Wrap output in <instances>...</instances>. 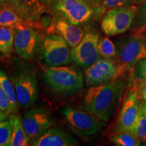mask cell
I'll use <instances>...</instances> for the list:
<instances>
[{"label": "cell", "instance_id": "obj_31", "mask_svg": "<svg viewBox=\"0 0 146 146\" xmlns=\"http://www.w3.org/2000/svg\"><path fill=\"white\" fill-rule=\"evenodd\" d=\"M139 106H140V108L142 110V112H143V114L145 115L146 116V101L144 100H141V101H140V103H139Z\"/></svg>", "mask_w": 146, "mask_h": 146}, {"label": "cell", "instance_id": "obj_8", "mask_svg": "<svg viewBox=\"0 0 146 146\" xmlns=\"http://www.w3.org/2000/svg\"><path fill=\"white\" fill-rule=\"evenodd\" d=\"M99 40V33L93 30L87 31L79 44L71 50L72 61L85 70L96 62L101 58L98 48Z\"/></svg>", "mask_w": 146, "mask_h": 146}, {"label": "cell", "instance_id": "obj_5", "mask_svg": "<svg viewBox=\"0 0 146 146\" xmlns=\"http://www.w3.org/2000/svg\"><path fill=\"white\" fill-rule=\"evenodd\" d=\"M137 10L136 5L118 7L107 10L102 18V31L108 36L124 33L132 27Z\"/></svg>", "mask_w": 146, "mask_h": 146}, {"label": "cell", "instance_id": "obj_16", "mask_svg": "<svg viewBox=\"0 0 146 146\" xmlns=\"http://www.w3.org/2000/svg\"><path fill=\"white\" fill-rule=\"evenodd\" d=\"M54 29L72 48L79 44L85 34L82 27L71 23L66 19L58 20L54 23Z\"/></svg>", "mask_w": 146, "mask_h": 146}, {"label": "cell", "instance_id": "obj_10", "mask_svg": "<svg viewBox=\"0 0 146 146\" xmlns=\"http://www.w3.org/2000/svg\"><path fill=\"white\" fill-rule=\"evenodd\" d=\"M140 99L135 87L129 91L120 108L114 130L112 133L131 132L134 129L139 112Z\"/></svg>", "mask_w": 146, "mask_h": 146}, {"label": "cell", "instance_id": "obj_23", "mask_svg": "<svg viewBox=\"0 0 146 146\" xmlns=\"http://www.w3.org/2000/svg\"><path fill=\"white\" fill-rule=\"evenodd\" d=\"M135 5L132 0H103L100 4L95 8L94 14L98 18L102 17V15L110 9L118 8V7H129Z\"/></svg>", "mask_w": 146, "mask_h": 146}, {"label": "cell", "instance_id": "obj_33", "mask_svg": "<svg viewBox=\"0 0 146 146\" xmlns=\"http://www.w3.org/2000/svg\"><path fill=\"white\" fill-rule=\"evenodd\" d=\"M132 1L135 5H142L146 3V0H132Z\"/></svg>", "mask_w": 146, "mask_h": 146}, {"label": "cell", "instance_id": "obj_32", "mask_svg": "<svg viewBox=\"0 0 146 146\" xmlns=\"http://www.w3.org/2000/svg\"><path fill=\"white\" fill-rule=\"evenodd\" d=\"M8 114H7L6 112H3L2 110H0V122L4 120L5 119V118L7 117V116H8Z\"/></svg>", "mask_w": 146, "mask_h": 146}, {"label": "cell", "instance_id": "obj_38", "mask_svg": "<svg viewBox=\"0 0 146 146\" xmlns=\"http://www.w3.org/2000/svg\"><path fill=\"white\" fill-rule=\"evenodd\" d=\"M145 100V101H146V100Z\"/></svg>", "mask_w": 146, "mask_h": 146}, {"label": "cell", "instance_id": "obj_19", "mask_svg": "<svg viewBox=\"0 0 146 146\" xmlns=\"http://www.w3.org/2000/svg\"><path fill=\"white\" fill-rule=\"evenodd\" d=\"M3 6L0 10V27L15 29L21 25H26L25 21L13 9L6 5Z\"/></svg>", "mask_w": 146, "mask_h": 146}, {"label": "cell", "instance_id": "obj_22", "mask_svg": "<svg viewBox=\"0 0 146 146\" xmlns=\"http://www.w3.org/2000/svg\"><path fill=\"white\" fill-rule=\"evenodd\" d=\"M110 141L118 146H137L141 143V141L131 132L113 133L110 137Z\"/></svg>", "mask_w": 146, "mask_h": 146}, {"label": "cell", "instance_id": "obj_6", "mask_svg": "<svg viewBox=\"0 0 146 146\" xmlns=\"http://www.w3.org/2000/svg\"><path fill=\"white\" fill-rule=\"evenodd\" d=\"M118 60L100 58L85 70L86 86H95L116 79L125 71Z\"/></svg>", "mask_w": 146, "mask_h": 146}, {"label": "cell", "instance_id": "obj_21", "mask_svg": "<svg viewBox=\"0 0 146 146\" xmlns=\"http://www.w3.org/2000/svg\"><path fill=\"white\" fill-rule=\"evenodd\" d=\"M133 36L141 38L146 33V3L139 5L132 25Z\"/></svg>", "mask_w": 146, "mask_h": 146}, {"label": "cell", "instance_id": "obj_35", "mask_svg": "<svg viewBox=\"0 0 146 146\" xmlns=\"http://www.w3.org/2000/svg\"><path fill=\"white\" fill-rule=\"evenodd\" d=\"M42 1H43L44 3H49V2H51V1H54V0H42Z\"/></svg>", "mask_w": 146, "mask_h": 146}, {"label": "cell", "instance_id": "obj_1", "mask_svg": "<svg viewBox=\"0 0 146 146\" xmlns=\"http://www.w3.org/2000/svg\"><path fill=\"white\" fill-rule=\"evenodd\" d=\"M125 88L126 83L120 80L92 86L84 96L83 109L107 122L121 101Z\"/></svg>", "mask_w": 146, "mask_h": 146}, {"label": "cell", "instance_id": "obj_26", "mask_svg": "<svg viewBox=\"0 0 146 146\" xmlns=\"http://www.w3.org/2000/svg\"><path fill=\"white\" fill-rule=\"evenodd\" d=\"M12 127L10 121L0 122V146H10Z\"/></svg>", "mask_w": 146, "mask_h": 146}, {"label": "cell", "instance_id": "obj_3", "mask_svg": "<svg viewBox=\"0 0 146 146\" xmlns=\"http://www.w3.org/2000/svg\"><path fill=\"white\" fill-rule=\"evenodd\" d=\"M14 84L18 104L24 109L33 106L38 97L36 74L29 66L20 67L11 76Z\"/></svg>", "mask_w": 146, "mask_h": 146}, {"label": "cell", "instance_id": "obj_24", "mask_svg": "<svg viewBox=\"0 0 146 146\" xmlns=\"http://www.w3.org/2000/svg\"><path fill=\"white\" fill-rule=\"evenodd\" d=\"M98 48L100 56L103 58H113L116 56L115 45L107 36L100 39Z\"/></svg>", "mask_w": 146, "mask_h": 146}, {"label": "cell", "instance_id": "obj_14", "mask_svg": "<svg viewBox=\"0 0 146 146\" xmlns=\"http://www.w3.org/2000/svg\"><path fill=\"white\" fill-rule=\"evenodd\" d=\"M5 5L13 9L26 25L31 27L46 12V7L42 0H9Z\"/></svg>", "mask_w": 146, "mask_h": 146}, {"label": "cell", "instance_id": "obj_25", "mask_svg": "<svg viewBox=\"0 0 146 146\" xmlns=\"http://www.w3.org/2000/svg\"><path fill=\"white\" fill-rule=\"evenodd\" d=\"M132 133H133L141 142L146 141V116L142 112L141 108L139 110L137 120Z\"/></svg>", "mask_w": 146, "mask_h": 146}, {"label": "cell", "instance_id": "obj_29", "mask_svg": "<svg viewBox=\"0 0 146 146\" xmlns=\"http://www.w3.org/2000/svg\"><path fill=\"white\" fill-rule=\"evenodd\" d=\"M135 88L137 92L140 100H146V79L141 81H135Z\"/></svg>", "mask_w": 146, "mask_h": 146}, {"label": "cell", "instance_id": "obj_13", "mask_svg": "<svg viewBox=\"0 0 146 146\" xmlns=\"http://www.w3.org/2000/svg\"><path fill=\"white\" fill-rule=\"evenodd\" d=\"M14 47L18 56L23 59L34 58L39 44V35L33 27L23 25L14 29Z\"/></svg>", "mask_w": 146, "mask_h": 146}, {"label": "cell", "instance_id": "obj_30", "mask_svg": "<svg viewBox=\"0 0 146 146\" xmlns=\"http://www.w3.org/2000/svg\"><path fill=\"white\" fill-rule=\"evenodd\" d=\"M85 1H87L89 5L95 8L97 6H98L102 2L103 0H85Z\"/></svg>", "mask_w": 146, "mask_h": 146}, {"label": "cell", "instance_id": "obj_34", "mask_svg": "<svg viewBox=\"0 0 146 146\" xmlns=\"http://www.w3.org/2000/svg\"><path fill=\"white\" fill-rule=\"evenodd\" d=\"M9 0H0V7H2L8 2Z\"/></svg>", "mask_w": 146, "mask_h": 146}, {"label": "cell", "instance_id": "obj_2", "mask_svg": "<svg viewBox=\"0 0 146 146\" xmlns=\"http://www.w3.org/2000/svg\"><path fill=\"white\" fill-rule=\"evenodd\" d=\"M44 80L55 92L73 94L83 89L84 78L79 69L72 66H50L45 69Z\"/></svg>", "mask_w": 146, "mask_h": 146}, {"label": "cell", "instance_id": "obj_17", "mask_svg": "<svg viewBox=\"0 0 146 146\" xmlns=\"http://www.w3.org/2000/svg\"><path fill=\"white\" fill-rule=\"evenodd\" d=\"M12 127L10 146H26L29 145V139L23 125V118L18 115H11L9 120Z\"/></svg>", "mask_w": 146, "mask_h": 146}, {"label": "cell", "instance_id": "obj_37", "mask_svg": "<svg viewBox=\"0 0 146 146\" xmlns=\"http://www.w3.org/2000/svg\"><path fill=\"white\" fill-rule=\"evenodd\" d=\"M143 143H144V144H143L144 145H146V141H144V142H143Z\"/></svg>", "mask_w": 146, "mask_h": 146}, {"label": "cell", "instance_id": "obj_20", "mask_svg": "<svg viewBox=\"0 0 146 146\" xmlns=\"http://www.w3.org/2000/svg\"><path fill=\"white\" fill-rule=\"evenodd\" d=\"M14 36V29L0 27V52L5 56H10L13 52Z\"/></svg>", "mask_w": 146, "mask_h": 146}, {"label": "cell", "instance_id": "obj_4", "mask_svg": "<svg viewBox=\"0 0 146 146\" xmlns=\"http://www.w3.org/2000/svg\"><path fill=\"white\" fill-rule=\"evenodd\" d=\"M62 112L68 127L83 138L94 135L105 125L104 120L87 111L67 107Z\"/></svg>", "mask_w": 146, "mask_h": 146}, {"label": "cell", "instance_id": "obj_36", "mask_svg": "<svg viewBox=\"0 0 146 146\" xmlns=\"http://www.w3.org/2000/svg\"><path fill=\"white\" fill-rule=\"evenodd\" d=\"M3 54H2V53H1V52H0V58H1V57H2V56H3Z\"/></svg>", "mask_w": 146, "mask_h": 146}, {"label": "cell", "instance_id": "obj_11", "mask_svg": "<svg viewBox=\"0 0 146 146\" xmlns=\"http://www.w3.org/2000/svg\"><path fill=\"white\" fill-rule=\"evenodd\" d=\"M55 9L74 25L86 23L94 15L95 8L85 0H57Z\"/></svg>", "mask_w": 146, "mask_h": 146}, {"label": "cell", "instance_id": "obj_28", "mask_svg": "<svg viewBox=\"0 0 146 146\" xmlns=\"http://www.w3.org/2000/svg\"><path fill=\"white\" fill-rule=\"evenodd\" d=\"M0 110L9 114L11 113L10 103L4 91L0 87Z\"/></svg>", "mask_w": 146, "mask_h": 146}, {"label": "cell", "instance_id": "obj_12", "mask_svg": "<svg viewBox=\"0 0 146 146\" xmlns=\"http://www.w3.org/2000/svg\"><path fill=\"white\" fill-rule=\"evenodd\" d=\"M23 125L29 139L34 140L54 125L50 112L43 107L31 108L24 114Z\"/></svg>", "mask_w": 146, "mask_h": 146}, {"label": "cell", "instance_id": "obj_7", "mask_svg": "<svg viewBox=\"0 0 146 146\" xmlns=\"http://www.w3.org/2000/svg\"><path fill=\"white\" fill-rule=\"evenodd\" d=\"M70 45L61 36L51 34L43 40L42 58L50 66H60L72 61Z\"/></svg>", "mask_w": 146, "mask_h": 146}, {"label": "cell", "instance_id": "obj_15", "mask_svg": "<svg viewBox=\"0 0 146 146\" xmlns=\"http://www.w3.org/2000/svg\"><path fill=\"white\" fill-rule=\"evenodd\" d=\"M35 146H71L77 142L70 133L60 128L49 129L33 142Z\"/></svg>", "mask_w": 146, "mask_h": 146}, {"label": "cell", "instance_id": "obj_18", "mask_svg": "<svg viewBox=\"0 0 146 146\" xmlns=\"http://www.w3.org/2000/svg\"><path fill=\"white\" fill-rule=\"evenodd\" d=\"M0 87L8 96L10 103L11 113L15 114L18 112V102L16 97L15 88L11 79L8 78L3 70H0Z\"/></svg>", "mask_w": 146, "mask_h": 146}, {"label": "cell", "instance_id": "obj_27", "mask_svg": "<svg viewBox=\"0 0 146 146\" xmlns=\"http://www.w3.org/2000/svg\"><path fill=\"white\" fill-rule=\"evenodd\" d=\"M135 81L146 79V58L141 60L135 66L132 72Z\"/></svg>", "mask_w": 146, "mask_h": 146}, {"label": "cell", "instance_id": "obj_9", "mask_svg": "<svg viewBox=\"0 0 146 146\" xmlns=\"http://www.w3.org/2000/svg\"><path fill=\"white\" fill-rule=\"evenodd\" d=\"M118 60L125 70L132 74L135 66L146 58V46L141 38L132 36L118 43Z\"/></svg>", "mask_w": 146, "mask_h": 146}]
</instances>
